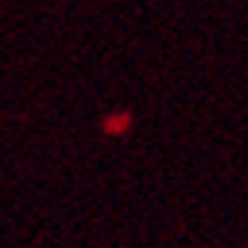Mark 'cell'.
Instances as JSON below:
<instances>
[]
</instances>
